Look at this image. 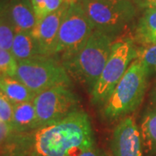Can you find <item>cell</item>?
Listing matches in <instances>:
<instances>
[{
  "instance_id": "obj_1",
  "label": "cell",
  "mask_w": 156,
  "mask_h": 156,
  "mask_svg": "<svg viewBox=\"0 0 156 156\" xmlns=\"http://www.w3.org/2000/svg\"><path fill=\"white\" fill-rule=\"evenodd\" d=\"M94 146L89 115L79 109L30 133L31 156H80Z\"/></svg>"
},
{
  "instance_id": "obj_2",
  "label": "cell",
  "mask_w": 156,
  "mask_h": 156,
  "mask_svg": "<svg viewBox=\"0 0 156 156\" xmlns=\"http://www.w3.org/2000/svg\"><path fill=\"white\" fill-rule=\"evenodd\" d=\"M116 38L94 30L87 42L74 56L62 62L69 75L83 84L89 93L106 64Z\"/></svg>"
},
{
  "instance_id": "obj_3",
  "label": "cell",
  "mask_w": 156,
  "mask_h": 156,
  "mask_svg": "<svg viewBox=\"0 0 156 156\" xmlns=\"http://www.w3.org/2000/svg\"><path fill=\"white\" fill-rule=\"evenodd\" d=\"M149 74L143 62L138 58L132 62L106 103L101 107L103 117L115 121L135 111L144 98Z\"/></svg>"
},
{
  "instance_id": "obj_4",
  "label": "cell",
  "mask_w": 156,
  "mask_h": 156,
  "mask_svg": "<svg viewBox=\"0 0 156 156\" xmlns=\"http://www.w3.org/2000/svg\"><path fill=\"white\" fill-rule=\"evenodd\" d=\"M136 58L137 48L133 39H115L109 57L90 92V101L93 105L102 107L106 103L129 65Z\"/></svg>"
},
{
  "instance_id": "obj_5",
  "label": "cell",
  "mask_w": 156,
  "mask_h": 156,
  "mask_svg": "<svg viewBox=\"0 0 156 156\" xmlns=\"http://www.w3.org/2000/svg\"><path fill=\"white\" fill-rule=\"evenodd\" d=\"M15 77L35 94L55 86H71L69 75L56 56H39L17 62Z\"/></svg>"
},
{
  "instance_id": "obj_6",
  "label": "cell",
  "mask_w": 156,
  "mask_h": 156,
  "mask_svg": "<svg viewBox=\"0 0 156 156\" xmlns=\"http://www.w3.org/2000/svg\"><path fill=\"white\" fill-rule=\"evenodd\" d=\"M95 30L118 37L126 30L136 16V6L132 0L107 3L95 0H78Z\"/></svg>"
},
{
  "instance_id": "obj_7",
  "label": "cell",
  "mask_w": 156,
  "mask_h": 156,
  "mask_svg": "<svg viewBox=\"0 0 156 156\" xmlns=\"http://www.w3.org/2000/svg\"><path fill=\"white\" fill-rule=\"evenodd\" d=\"M95 27L79 1L68 6L58 31L56 56L62 62L73 56L93 33Z\"/></svg>"
},
{
  "instance_id": "obj_8",
  "label": "cell",
  "mask_w": 156,
  "mask_h": 156,
  "mask_svg": "<svg viewBox=\"0 0 156 156\" xmlns=\"http://www.w3.org/2000/svg\"><path fill=\"white\" fill-rule=\"evenodd\" d=\"M38 128L57 122L78 110L79 99L70 86H55L37 94L33 100Z\"/></svg>"
},
{
  "instance_id": "obj_9",
  "label": "cell",
  "mask_w": 156,
  "mask_h": 156,
  "mask_svg": "<svg viewBox=\"0 0 156 156\" xmlns=\"http://www.w3.org/2000/svg\"><path fill=\"white\" fill-rule=\"evenodd\" d=\"M140 129L134 120L126 117L114 129L111 139L112 156H143Z\"/></svg>"
},
{
  "instance_id": "obj_10",
  "label": "cell",
  "mask_w": 156,
  "mask_h": 156,
  "mask_svg": "<svg viewBox=\"0 0 156 156\" xmlns=\"http://www.w3.org/2000/svg\"><path fill=\"white\" fill-rule=\"evenodd\" d=\"M69 5L62 6L59 10L37 21L31 30V34L38 44L41 55L55 56L58 31L63 15Z\"/></svg>"
},
{
  "instance_id": "obj_11",
  "label": "cell",
  "mask_w": 156,
  "mask_h": 156,
  "mask_svg": "<svg viewBox=\"0 0 156 156\" xmlns=\"http://www.w3.org/2000/svg\"><path fill=\"white\" fill-rule=\"evenodd\" d=\"M7 11L16 31H31L37 23L30 0H9Z\"/></svg>"
},
{
  "instance_id": "obj_12",
  "label": "cell",
  "mask_w": 156,
  "mask_h": 156,
  "mask_svg": "<svg viewBox=\"0 0 156 156\" xmlns=\"http://www.w3.org/2000/svg\"><path fill=\"white\" fill-rule=\"evenodd\" d=\"M11 125L16 133H31L38 128L33 101L14 105Z\"/></svg>"
},
{
  "instance_id": "obj_13",
  "label": "cell",
  "mask_w": 156,
  "mask_h": 156,
  "mask_svg": "<svg viewBox=\"0 0 156 156\" xmlns=\"http://www.w3.org/2000/svg\"><path fill=\"white\" fill-rule=\"evenodd\" d=\"M134 40L141 46L156 45V8L146 9L134 29Z\"/></svg>"
},
{
  "instance_id": "obj_14",
  "label": "cell",
  "mask_w": 156,
  "mask_h": 156,
  "mask_svg": "<svg viewBox=\"0 0 156 156\" xmlns=\"http://www.w3.org/2000/svg\"><path fill=\"white\" fill-rule=\"evenodd\" d=\"M11 52L17 62L24 61L41 55L38 44L31 31L22 30L16 31Z\"/></svg>"
},
{
  "instance_id": "obj_15",
  "label": "cell",
  "mask_w": 156,
  "mask_h": 156,
  "mask_svg": "<svg viewBox=\"0 0 156 156\" xmlns=\"http://www.w3.org/2000/svg\"><path fill=\"white\" fill-rule=\"evenodd\" d=\"M0 90L14 105L31 101L37 95L17 77L11 76H0Z\"/></svg>"
},
{
  "instance_id": "obj_16",
  "label": "cell",
  "mask_w": 156,
  "mask_h": 156,
  "mask_svg": "<svg viewBox=\"0 0 156 156\" xmlns=\"http://www.w3.org/2000/svg\"><path fill=\"white\" fill-rule=\"evenodd\" d=\"M139 129L144 151L156 155V105L146 109Z\"/></svg>"
},
{
  "instance_id": "obj_17",
  "label": "cell",
  "mask_w": 156,
  "mask_h": 156,
  "mask_svg": "<svg viewBox=\"0 0 156 156\" xmlns=\"http://www.w3.org/2000/svg\"><path fill=\"white\" fill-rule=\"evenodd\" d=\"M7 6L0 14V48L11 51L16 29L8 14Z\"/></svg>"
},
{
  "instance_id": "obj_18",
  "label": "cell",
  "mask_w": 156,
  "mask_h": 156,
  "mask_svg": "<svg viewBox=\"0 0 156 156\" xmlns=\"http://www.w3.org/2000/svg\"><path fill=\"white\" fill-rule=\"evenodd\" d=\"M17 62L10 50L0 48V76H15Z\"/></svg>"
},
{
  "instance_id": "obj_19",
  "label": "cell",
  "mask_w": 156,
  "mask_h": 156,
  "mask_svg": "<svg viewBox=\"0 0 156 156\" xmlns=\"http://www.w3.org/2000/svg\"><path fill=\"white\" fill-rule=\"evenodd\" d=\"M137 58L145 63L149 73H156V45L137 48Z\"/></svg>"
},
{
  "instance_id": "obj_20",
  "label": "cell",
  "mask_w": 156,
  "mask_h": 156,
  "mask_svg": "<svg viewBox=\"0 0 156 156\" xmlns=\"http://www.w3.org/2000/svg\"><path fill=\"white\" fill-rule=\"evenodd\" d=\"M14 110V104L1 90H0V121L11 123Z\"/></svg>"
},
{
  "instance_id": "obj_21",
  "label": "cell",
  "mask_w": 156,
  "mask_h": 156,
  "mask_svg": "<svg viewBox=\"0 0 156 156\" xmlns=\"http://www.w3.org/2000/svg\"><path fill=\"white\" fill-rule=\"evenodd\" d=\"M15 133L10 123L0 121V147H4L11 140Z\"/></svg>"
},
{
  "instance_id": "obj_22",
  "label": "cell",
  "mask_w": 156,
  "mask_h": 156,
  "mask_svg": "<svg viewBox=\"0 0 156 156\" xmlns=\"http://www.w3.org/2000/svg\"><path fill=\"white\" fill-rule=\"evenodd\" d=\"M37 21L44 18L47 15L44 0H30Z\"/></svg>"
},
{
  "instance_id": "obj_23",
  "label": "cell",
  "mask_w": 156,
  "mask_h": 156,
  "mask_svg": "<svg viewBox=\"0 0 156 156\" xmlns=\"http://www.w3.org/2000/svg\"><path fill=\"white\" fill-rule=\"evenodd\" d=\"M80 156H108L102 150L96 147L95 146L92 147L87 151L83 152Z\"/></svg>"
},
{
  "instance_id": "obj_24",
  "label": "cell",
  "mask_w": 156,
  "mask_h": 156,
  "mask_svg": "<svg viewBox=\"0 0 156 156\" xmlns=\"http://www.w3.org/2000/svg\"><path fill=\"white\" fill-rule=\"evenodd\" d=\"M135 6H138L139 8L144 9L147 4H148L151 1H154V0H132Z\"/></svg>"
},
{
  "instance_id": "obj_25",
  "label": "cell",
  "mask_w": 156,
  "mask_h": 156,
  "mask_svg": "<svg viewBox=\"0 0 156 156\" xmlns=\"http://www.w3.org/2000/svg\"><path fill=\"white\" fill-rule=\"evenodd\" d=\"M150 99L153 105H156V85L154 87V89H152V91H151Z\"/></svg>"
},
{
  "instance_id": "obj_26",
  "label": "cell",
  "mask_w": 156,
  "mask_h": 156,
  "mask_svg": "<svg viewBox=\"0 0 156 156\" xmlns=\"http://www.w3.org/2000/svg\"><path fill=\"white\" fill-rule=\"evenodd\" d=\"M8 3H9V0H0V14L5 9Z\"/></svg>"
},
{
  "instance_id": "obj_27",
  "label": "cell",
  "mask_w": 156,
  "mask_h": 156,
  "mask_svg": "<svg viewBox=\"0 0 156 156\" xmlns=\"http://www.w3.org/2000/svg\"><path fill=\"white\" fill-rule=\"evenodd\" d=\"M0 156H11V154L5 147H0Z\"/></svg>"
},
{
  "instance_id": "obj_28",
  "label": "cell",
  "mask_w": 156,
  "mask_h": 156,
  "mask_svg": "<svg viewBox=\"0 0 156 156\" xmlns=\"http://www.w3.org/2000/svg\"><path fill=\"white\" fill-rule=\"evenodd\" d=\"M149 8H156V0L154 1H151L148 4H147V5L145 6L144 9H149Z\"/></svg>"
},
{
  "instance_id": "obj_29",
  "label": "cell",
  "mask_w": 156,
  "mask_h": 156,
  "mask_svg": "<svg viewBox=\"0 0 156 156\" xmlns=\"http://www.w3.org/2000/svg\"><path fill=\"white\" fill-rule=\"evenodd\" d=\"M95 1H101V2H107V3H115L121 0H95Z\"/></svg>"
},
{
  "instance_id": "obj_30",
  "label": "cell",
  "mask_w": 156,
  "mask_h": 156,
  "mask_svg": "<svg viewBox=\"0 0 156 156\" xmlns=\"http://www.w3.org/2000/svg\"><path fill=\"white\" fill-rule=\"evenodd\" d=\"M155 156H156V155H155Z\"/></svg>"
}]
</instances>
